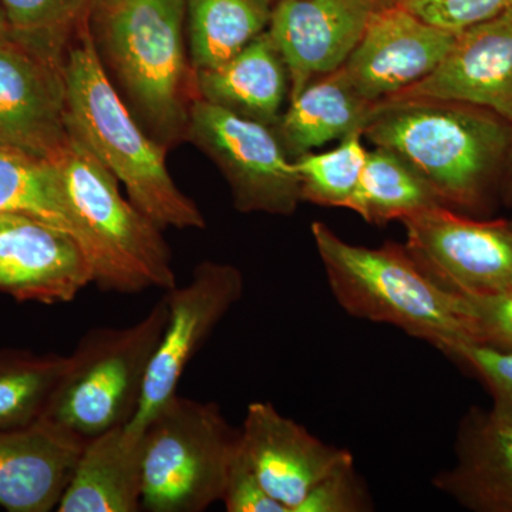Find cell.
Instances as JSON below:
<instances>
[{"label": "cell", "mask_w": 512, "mask_h": 512, "mask_svg": "<svg viewBox=\"0 0 512 512\" xmlns=\"http://www.w3.org/2000/svg\"><path fill=\"white\" fill-rule=\"evenodd\" d=\"M363 138V131H355L326 153L312 151L293 160L302 202L348 210L366 164Z\"/></svg>", "instance_id": "26"}, {"label": "cell", "mask_w": 512, "mask_h": 512, "mask_svg": "<svg viewBox=\"0 0 512 512\" xmlns=\"http://www.w3.org/2000/svg\"><path fill=\"white\" fill-rule=\"evenodd\" d=\"M363 136L412 165L441 204L477 211L505 174L512 124L458 101H383Z\"/></svg>", "instance_id": "2"}, {"label": "cell", "mask_w": 512, "mask_h": 512, "mask_svg": "<svg viewBox=\"0 0 512 512\" xmlns=\"http://www.w3.org/2000/svg\"><path fill=\"white\" fill-rule=\"evenodd\" d=\"M239 448L265 490L288 512L332 471L355 460L349 450L326 444L269 402L248 404Z\"/></svg>", "instance_id": "13"}, {"label": "cell", "mask_w": 512, "mask_h": 512, "mask_svg": "<svg viewBox=\"0 0 512 512\" xmlns=\"http://www.w3.org/2000/svg\"><path fill=\"white\" fill-rule=\"evenodd\" d=\"M66 53L10 32L0 39V148L56 161L69 146Z\"/></svg>", "instance_id": "9"}, {"label": "cell", "mask_w": 512, "mask_h": 512, "mask_svg": "<svg viewBox=\"0 0 512 512\" xmlns=\"http://www.w3.org/2000/svg\"><path fill=\"white\" fill-rule=\"evenodd\" d=\"M373 9L389 8V6L397 5L400 0H366Z\"/></svg>", "instance_id": "33"}, {"label": "cell", "mask_w": 512, "mask_h": 512, "mask_svg": "<svg viewBox=\"0 0 512 512\" xmlns=\"http://www.w3.org/2000/svg\"><path fill=\"white\" fill-rule=\"evenodd\" d=\"M505 174L512 180V141L510 147V154H508L507 167H505Z\"/></svg>", "instance_id": "35"}, {"label": "cell", "mask_w": 512, "mask_h": 512, "mask_svg": "<svg viewBox=\"0 0 512 512\" xmlns=\"http://www.w3.org/2000/svg\"><path fill=\"white\" fill-rule=\"evenodd\" d=\"M406 248L431 279L460 295L512 289V224L437 205L402 221Z\"/></svg>", "instance_id": "11"}, {"label": "cell", "mask_w": 512, "mask_h": 512, "mask_svg": "<svg viewBox=\"0 0 512 512\" xmlns=\"http://www.w3.org/2000/svg\"><path fill=\"white\" fill-rule=\"evenodd\" d=\"M86 23L104 72L148 136L167 150L187 140L198 92L185 0H93Z\"/></svg>", "instance_id": "1"}, {"label": "cell", "mask_w": 512, "mask_h": 512, "mask_svg": "<svg viewBox=\"0 0 512 512\" xmlns=\"http://www.w3.org/2000/svg\"><path fill=\"white\" fill-rule=\"evenodd\" d=\"M400 5L440 28L461 30L512 9V0H400Z\"/></svg>", "instance_id": "29"}, {"label": "cell", "mask_w": 512, "mask_h": 512, "mask_svg": "<svg viewBox=\"0 0 512 512\" xmlns=\"http://www.w3.org/2000/svg\"><path fill=\"white\" fill-rule=\"evenodd\" d=\"M187 141L217 165L238 212L289 217L298 211L299 177L274 128L197 99Z\"/></svg>", "instance_id": "8"}, {"label": "cell", "mask_w": 512, "mask_h": 512, "mask_svg": "<svg viewBox=\"0 0 512 512\" xmlns=\"http://www.w3.org/2000/svg\"><path fill=\"white\" fill-rule=\"evenodd\" d=\"M441 204L436 191L416 170L387 148L367 150L366 164L348 210L369 224L402 222ZM446 207V205H444Z\"/></svg>", "instance_id": "24"}, {"label": "cell", "mask_w": 512, "mask_h": 512, "mask_svg": "<svg viewBox=\"0 0 512 512\" xmlns=\"http://www.w3.org/2000/svg\"><path fill=\"white\" fill-rule=\"evenodd\" d=\"M456 36L397 3L373 10L342 67L357 92L372 103H382L426 79Z\"/></svg>", "instance_id": "12"}, {"label": "cell", "mask_w": 512, "mask_h": 512, "mask_svg": "<svg viewBox=\"0 0 512 512\" xmlns=\"http://www.w3.org/2000/svg\"><path fill=\"white\" fill-rule=\"evenodd\" d=\"M221 503L228 512H288L265 490L239 447L229 466Z\"/></svg>", "instance_id": "32"}, {"label": "cell", "mask_w": 512, "mask_h": 512, "mask_svg": "<svg viewBox=\"0 0 512 512\" xmlns=\"http://www.w3.org/2000/svg\"><path fill=\"white\" fill-rule=\"evenodd\" d=\"M93 0H0L10 33L67 49Z\"/></svg>", "instance_id": "27"}, {"label": "cell", "mask_w": 512, "mask_h": 512, "mask_svg": "<svg viewBox=\"0 0 512 512\" xmlns=\"http://www.w3.org/2000/svg\"><path fill=\"white\" fill-rule=\"evenodd\" d=\"M53 163L89 244L93 284L119 293L177 286L164 229L121 195L119 180L82 141L72 136Z\"/></svg>", "instance_id": "5"}, {"label": "cell", "mask_w": 512, "mask_h": 512, "mask_svg": "<svg viewBox=\"0 0 512 512\" xmlns=\"http://www.w3.org/2000/svg\"><path fill=\"white\" fill-rule=\"evenodd\" d=\"M377 104L357 92L340 67L313 80L289 101L274 130L293 161L330 141L365 131L376 116Z\"/></svg>", "instance_id": "21"}, {"label": "cell", "mask_w": 512, "mask_h": 512, "mask_svg": "<svg viewBox=\"0 0 512 512\" xmlns=\"http://www.w3.org/2000/svg\"><path fill=\"white\" fill-rule=\"evenodd\" d=\"M0 214H25L62 229L77 239L89 258L86 235L74 217L53 161L0 148Z\"/></svg>", "instance_id": "23"}, {"label": "cell", "mask_w": 512, "mask_h": 512, "mask_svg": "<svg viewBox=\"0 0 512 512\" xmlns=\"http://www.w3.org/2000/svg\"><path fill=\"white\" fill-rule=\"evenodd\" d=\"M143 501L148 512H202L221 501L239 429L220 404L175 394L144 427Z\"/></svg>", "instance_id": "7"}, {"label": "cell", "mask_w": 512, "mask_h": 512, "mask_svg": "<svg viewBox=\"0 0 512 512\" xmlns=\"http://www.w3.org/2000/svg\"><path fill=\"white\" fill-rule=\"evenodd\" d=\"M143 433L127 426L84 444L59 512H137L143 501Z\"/></svg>", "instance_id": "19"}, {"label": "cell", "mask_w": 512, "mask_h": 512, "mask_svg": "<svg viewBox=\"0 0 512 512\" xmlns=\"http://www.w3.org/2000/svg\"><path fill=\"white\" fill-rule=\"evenodd\" d=\"M86 440L47 420L0 431V507L49 512L60 498Z\"/></svg>", "instance_id": "17"}, {"label": "cell", "mask_w": 512, "mask_h": 512, "mask_svg": "<svg viewBox=\"0 0 512 512\" xmlns=\"http://www.w3.org/2000/svg\"><path fill=\"white\" fill-rule=\"evenodd\" d=\"M69 356L0 349V431L25 429L42 420Z\"/></svg>", "instance_id": "25"}, {"label": "cell", "mask_w": 512, "mask_h": 512, "mask_svg": "<svg viewBox=\"0 0 512 512\" xmlns=\"http://www.w3.org/2000/svg\"><path fill=\"white\" fill-rule=\"evenodd\" d=\"M433 487L474 512H512V420L471 407L458 424L454 463Z\"/></svg>", "instance_id": "18"}, {"label": "cell", "mask_w": 512, "mask_h": 512, "mask_svg": "<svg viewBox=\"0 0 512 512\" xmlns=\"http://www.w3.org/2000/svg\"><path fill=\"white\" fill-rule=\"evenodd\" d=\"M164 296L127 328H96L80 339L42 420L90 440L136 416L167 322Z\"/></svg>", "instance_id": "6"}, {"label": "cell", "mask_w": 512, "mask_h": 512, "mask_svg": "<svg viewBox=\"0 0 512 512\" xmlns=\"http://www.w3.org/2000/svg\"><path fill=\"white\" fill-rule=\"evenodd\" d=\"M244 291L245 279L238 266L204 261L195 266L187 285L165 292L167 322L148 369L140 407L128 429L143 433L154 414L173 399L185 369L238 305Z\"/></svg>", "instance_id": "10"}, {"label": "cell", "mask_w": 512, "mask_h": 512, "mask_svg": "<svg viewBox=\"0 0 512 512\" xmlns=\"http://www.w3.org/2000/svg\"><path fill=\"white\" fill-rule=\"evenodd\" d=\"M311 232L330 292L348 315L394 326L440 352L476 342L466 296L431 279L406 245L350 244L320 221Z\"/></svg>", "instance_id": "4"}, {"label": "cell", "mask_w": 512, "mask_h": 512, "mask_svg": "<svg viewBox=\"0 0 512 512\" xmlns=\"http://www.w3.org/2000/svg\"><path fill=\"white\" fill-rule=\"evenodd\" d=\"M274 0H185V32L195 73L221 66L266 32Z\"/></svg>", "instance_id": "22"}, {"label": "cell", "mask_w": 512, "mask_h": 512, "mask_svg": "<svg viewBox=\"0 0 512 512\" xmlns=\"http://www.w3.org/2000/svg\"><path fill=\"white\" fill-rule=\"evenodd\" d=\"M198 99L274 128L289 97L288 69L268 32L214 69L195 73Z\"/></svg>", "instance_id": "20"}, {"label": "cell", "mask_w": 512, "mask_h": 512, "mask_svg": "<svg viewBox=\"0 0 512 512\" xmlns=\"http://www.w3.org/2000/svg\"><path fill=\"white\" fill-rule=\"evenodd\" d=\"M70 133L99 158L128 200L161 229H204V215L184 194L165 164L167 148L134 119L101 66L87 23L66 53Z\"/></svg>", "instance_id": "3"}, {"label": "cell", "mask_w": 512, "mask_h": 512, "mask_svg": "<svg viewBox=\"0 0 512 512\" xmlns=\"http://www.w3.org/2000/svg\"><path fill=\"white\" fill-rule=\"evenodd\" d=\"M92 265L72 235L25 214H0V293L19 302H72L93 284Z\"/></svg>", "instance_id": "14"}, {"label": "cell", "mask_w": 512, "mask_h": 512, "mask_svg": "<svg viewBox=\"0 0 512 512\" xmlns=\"http://www.w3.org/2000/svg\"><path fill=\"white\" fill-rule=\"evenodd\" d=\"M274 2H276V0H274Z\"/></svg>", "instance_id": "37"}, {"label": "cell", "mask_w": 512, "mask_h": 512, "mask_svg": "<svg viewBox=\"0 0 512 512\" xmlns=\"http://www.w3.org/2000/svg\"><path fill=\"white\" fill-rule=\"evenodd\" d=\"M441 352L473 372L491 394V410L512 420V352L476 342L453 343Z\"/></svg>", "instance_id": "28"}, {"label": "cell", "mask_w": 512, "mask_h": 512, "mask_svg": "<svg viewBox=\"0 0 512 512\" xmlns=\"http://www.w3.org/2000/svg\"><path fill=\"white\" fill-rule=\"evenodd\" d=\"M9 32V22L8 19H6L5 10H3L2 5H0V39L8 35Z\"/></svg>", "instance_id": "34"}, {"label": "cell", "mask_w": 512, "mask_h": 512, "mask_svg": "<svg viewBox=\"0 0 512 512\" xmlns=\"http://www.w3.org/2000/svg\"><path fill=\"white\" fill-rule=\"evenodd\" d=\"M473 319L476 343L512 352V289L494 295H464Z\"/></svg>", "instance_id": "31"}, {"label": "cell", "mask_w": 512, "mask_h": 512, "mask_svg": "<svg viewBox=\"0 0 512 512\" xmlns=\"http://www.w3.org/2000/svg\"><path fill=\"white\" fill-rule=\"evenodd\" d=\"M510 221H511V224H512V218H511V220H510Z\"/></svg>", "instance_id": "36"}, {"label": "cell", "mask_w": 512, "mask_h": 512, "mask_svg": "<svg viewBox=\"0 0 512 512\" xmlns=\"http://www.w3.org/2000/svg\"><path fill=\"white\" fill-rule=\"evenodd\" d=\"M416 99L471 104L512 124V9L458 32L426 79L386 101Z\"/></svg>", "instance_id": "16"}, {"label": "cell", "mask_w": 512, "mask_h": 512, "mask_svg": "<svg viewBox=\"0 0 512 512\" xmlns=\"http://www.w3.org/2000/svg\"><path fill=\"white\" fill-rule=\"evenodd\" d=\"M372 501L360 480L355 460L343 464L323 478L295 512H363Z\"/></svg>", "instance_id": "30"}, {"label": "cell", "mask_w": 512, "mask_h": 512, "mask_svg": "<svg viewBox=\"0 0 512 512\" xmlns=\"http://www.w3.org/2000/svg\"><path fill=\"white\" fill-rule=\"evenodd\" d=\"M373 10L366 0H276L266 32L288 69L289 101L346 63Z\"/></svg>", "instance_id": "15"}]
</instances>
